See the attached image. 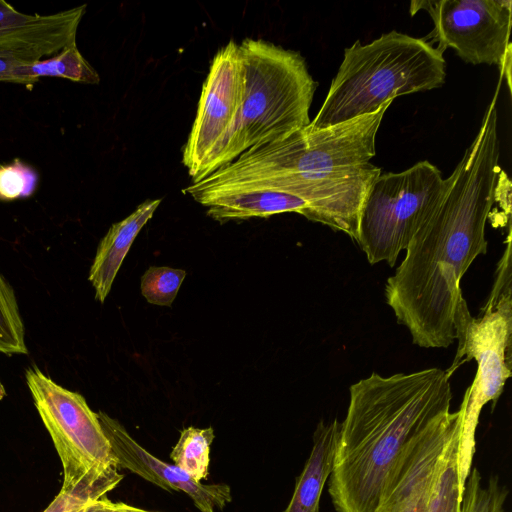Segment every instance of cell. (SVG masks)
<instances>
[{
	"instance_id": "1",
	"label": "cell",
	"mask_w": 512,
	"mask_h": 512,
	"mask_svg": "<svg viewBox=\"0 0 512 512\" xmlns=\"http://www.w3.org/2000/svg\"><path fill=\"white\" fill-rule=\"evenodd\" d=\"M484 113L478 133L449 176L442 200L409 241L405 257L385 284L384 295L413 344L447 348L456 339L455 317L464 298L460 281L473 261L487 253L485 227L501 202L497 100Z\"/></svg>"
},
{
	"instance_id": "2",
	"label": "cell",
	"mask_w": 512,
	"mask_h": 512,
	"mask_svg": "<svg viewBox=\"0 0 512 512\" xmlns=\"http://www.w3.org/2000/svg\"><path fill=\"white\" fill-rule=\"evenodd\" d=\"M349 393L328 492L336 512H375L408 441L450 411V376L437 367L387 377L373 372Z\"/></svg>"
},
{
	"instance_id": "3",
	"label": "cell",
	"mask_w": 512,
	"mask_h": 512,
	"mask_svg": "<svg viewBox=\"0 0 512 512\" xmlns=\"http://www.w3.org/2000/svg\"><path fill=\"white\" fill-rule=\"evenodd\" d=\"M445 60L422 38L392 30L368 44L344 50L312 129H322L376 112L388 101L432 90L445 82Z\"/></svg>"
},
{
	"instance_id": "4",
	"label": "cell",
	"mask_w": 512,
	"mask_h": 512,
	"mask_svg": "<svg viewBox=\"0 0 512 512\" xmlns=\"http://www.w3.org/2000/svg\"><path fill=\"white\" fill-rule=\"evenodd\" d=\"M244 95L234 131L215 170L247 150L282 139L310 124L309 109L317 88L299 52L263 39L239 44Z\"/></svg>"
},
{
	"instance_id": "5",
	"label": "cell",
	"mask_w": 512,
	"mask_h": 512,
	"mask_svg": "<svg viewBox=\"0 0 512 512\" xmlns=\"http://www.w3.org/2000/svg\"><path fill=\"white\" fill-rule=\"evenodd\" d=\"M392 101L376 112L322 129L309 125L274 142L253 147L187 188L224 185L292 174H325L364 166L376 154L380 124Z\"/></svg>"
},
{
	"instance_id": "6",
	"label": "cell",
	"mask_w": 512,
	"mask_h": 512,
	"mask_svg": "<svg viewBox=\"0 0 512 512\" xmlns=\"http://www.w3.org/2000/svg\"><path fill=\"white\" fill-rule=\"evenodd\" d=\"M455 332L458 347L447 374L474 359L477 372L466 389L462 403V422L458 444L457 469L459 489L464 491L472 469L475 433L482 408L493 407L511 376L512 299L510 255L501 259L498 276L481 316L472 317L463 298L457 308Z\"/></svg>"
},
{
	"instance_id": "7",
	"label": "cell",
	"mask_w": 512,
	"mask_h": 512,
	"mask_svg": "<svg viewBox=\"0 0 512 512\" xmlns=\"http://www.w3.org/2000/svg\"><path fill=\"white\" fill-rule=\"evenodd\" d=\"M450 184L429 161L399 173H380L361 205L356 242L370 264L393 267L401 251L434 212Z\"/></svg>"
},
{
	"instance_id": "8",
	"label": "cell",
	"mask_w": 512,
	"mask_h": 512,
	"mask_svg": "<svg viewBox=\"0 0 512 512\" xmlns=\"http://www.w3.org/2000/svg\"><path fill=\"white\" fill-rule=\"evenodd\" d=\"M25 379L38 414L51 436L62 463L61 490L119 474L116 458L98 413L78 392L57 384L37 367Z\"/></svg>"
},
{
	"instance_id": "9",
	"label": "cell",
	"mask_w": 512,
	"mask_h": 512,
	"mask_svg": "<svg viewBox=\"0 0 512 512\" xmlns=\"http://www.w3.org/2000/svg\"><path fill=\"white\" fill-rule=\"evenodd\" d=\"M419 10L434 23L428 38L439 52L452 48L467 63L497 65L511 88V0L412 1L411 15Z\"/></svg>"
},
{
	"instance_id": "10",
	"label": "cell",
	"mask_w": 512,
	"mask_h": 512,
	"mask_svg": "<svg viewBox=\"0 0 512 512\" xmlns=\"http://www.w3.org/2000/svg\"><path fill=\"white\" fill-rule=\"evenodd\" d=\"M244 85L239 44L231 40L217 51L210 64L196 116L183 147L182 162L192 182L214 172L238 121Z\"/></svg>"
},
{
	"instance_id": "11",
	"label": "cell",
	"mask_w": 512,
	"mask_h": 512,
	"mask_svg": "<svg viewBox=\"0 0 512 512\" xmlns=\"http://www.w3.org/2000/svg\"><path fill=\"white\" fill-rule=\"evenodd\" d=\"M462 409L432 419L408 441L390 472L375 512H427L442 454Z\"/></svg>"
},
{
	"instance_id": "12",
	"label": "cell",
	"mask_w": 512,
	"mask_h": 512,
	"mask_svg": "<svg viewBox=\"0 0 512 512\" xmlns=\"http://www.w3.org/2000/svg\"><path fill=\"white\" fill-rule=\"evenodd\" d=\"M97 413L118 469H127L166 491L186 493L200 512L222 511L232 502V492L228 484L196 482L176 465L152 455L118 420L103 411Z\"/></svg>"
},
{
	"instance_id": "13",
	"label": "cell",
	"mask_w": 512,
	"mask_h": 512,
	"mask_svg": "<svg viewBox=\"0 0 512 512\" xmlns=\"http://www.w3.org/2000/svg\"><path fill=\"white\" fill-rule=\"evenodd\" d=\"M86 4L48 15L27 14L0 28V81L12 71L48 59L76 42Z\"/></svg>"
},
{
	"instance_id": "14",
	"label": "cell",
	"mask_w": 512,
	"mask_h": 512,
	"mask_svg": "<svg viewBox=\"0 0 512 512\" xmlns=\"http://www.w3.org/2000/svg\"><path fill=\"white\" fill-rule=\"evenodd\" d=\"M162 199L146 200L126 218L112 224L98 244L88 280L95 299L104 303L114 279L136 236L152 218Z\"/></svg>"
},
{
	"instance_id": "15",
	"label": "cell",
	"mask_w": 512,
	"mask_h": 512,
	"mask_svg": "<svg viewBox=\"0 0 512 512\" xmlns=\"http://www.w3.org/2000/svg\"><path fill=\"white\" fill-rule=\"evenodd\" d=\"M340 423L337 418L318 422L310 455L282 512H319L321 495L333 468Z\"/></svg>"
},
{
	"instance_id": "16",
	"label": "cell",
	"mask_w": 512,
	"mask_h": 512,
	"mask_svg": "<svg viewBox=\"0 0 512 512\" xmlns=\"http://www.w3.org/2000/svg\"><path fill=\"white\" fill-rule=\"evenodd\" d=\"M60 77L74 82L98 84L100 76L79 51L76 42L54 56L11 72L8 82L33 84L40 77Z\"/></svg>"
},
{
	"instance_id": "17",
	"label": "cell",
	"mask_w": 512,
	"mask_h": 512,
	"mask_svg": "<svg viewBox=\"0 0 512 512\" xmlns=\"http://www.w3.org/2000/svg\"><path fill=\"white\" fill-rule=\"evenodd\" d=\"M215 438L214 429L189 426L180 431L172 448L170 458L174 465L186 472L196 482L205 480L209 474L211 444Z\"/></svg>"
},
{
	"instance_id": "18",
	"label": "cell",
	"mask_w": 512,
	"mask_h": 512,
	"mask_svg": "<svg viewBox=\"0 0 512 512\" xmlns=\"http://www.w3.org/2000/svg\"><path fill=\"white\" fill-rule=\"evenodd\" d=\"M460 430L461 424L453 432L442 454L427 512H461L462 497L457 469Z\"/></svg>"
},
{
	"instance_id": "19",
	"label": "cell",
	"mask_w": 512,
	"mask_h": 512,
	"mask_svg": "<svg viewBox=\"0 0 512 512\" xmlns=\"http://www.w3.org/2000/svg\"><path fill=\"white\" fill-rule=\"evenodd\" d=\"M0 353L28 354L25 327L16 295L9 282L0 273Z\"/></svg>"
},
{
	"instance_id": "20",
	"label": "cell",
	"mask_w": 512,
	"mask_h": 512,
	"mask_svg": "<svg viewBox=\"0 0 512 512\" xmlns=\"http://www.w3.org/2000/svg\"><path fill=\"white\" fill-rule=\"evenodd\" d=\"M507 495L508 490L500 484L497 476L483 485L480 472L473 468L465 483L461 512H505Z\"/></svg>"
},
{
	"instance_id": "21",
	"label": "cell",
	"mask_w": 512,
	"mask_h": 512,
	"mask_svg": "<svg viewBox=\"0 0 512 512\" xmlns=\"http://www.w3.org/2000/svg\"><path fill=\"white\" fill-rule=\"evenodd\" d=\"M186 271L167 266H150L140 280L141 294L154 305L172 306Z\"/></svg>"
},
{
	"instance_id": "22",
	"label": "cell",
	"mask_w": 512,
	"mask_h": 512,
	"mask_svg": "<svg viewBox=\"0 0 512 512\" xmlns=\"http://www.w3.org/2000/svg\"><path fill=\"white\" fill-rule=\"evenodd\" d=\"M123 478L124 475L119 473L100 481L80 484L68 492L60 490L43 512H75L86 502L107 495L118 486Z\"/></svg>"
},
{
	"instance_id": "23",
	"label": "cell",
	"mask_w": 512,
	"mask_h": 512,
	"mask_svg": "<svg viewBox=\"0 0 512 512\" xmlns=\"http://www.w3.org/2000/svg\"><path fill=\"white\" fill-rule=\"evenodd\" d=\"M36 179L35 172L19 159L0 165V199L13 200L30 195Z\"/></svg>"
},
{
	"instance_id": "24",
	"label": "cell",
	"mask_w": 512,
	"mask_h": 512,
	"mask_svg": "<svg viewBox=\"0 0 512 512\" xmlns=\"http://www.w3.org/2000/svg\"><path fill=\"white\" fill-rule=\"evenodd\" d=\"M75 512H160L143 509L120 501H112L107 495L90 500L79 507Z\"/></svg>"
},
{
	"instance_id": "25",
	"label": "cell",
	"mask_w": 512,
	"mask_h": 512,
	"mask_svg": "<svg viewBox=\"0 0 512 512\" xmlns=\"http://www.w3.org/2000/svg\"><path fill=\"white\" fill-rule=\"evenodd\" d=\"M27 14L19 12L4 0H0V28L24 19Z\"/></svg>"
},
{
	"instance_id": "26",
	"label": "cell",
	"mask_w": 512,
	"mask_h": 512,
	"mask_svg": "<svg viewBox=\"0 0 512 512\" xmlns=\"http://www.w3.org/2000/svg\"><path fill=\"white\" fill-rule=\"evenodd\" d=\"M5 396H6V391H5L3 384L0 381V400H2Z\"/></svg>"
}]
</instances>
